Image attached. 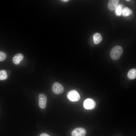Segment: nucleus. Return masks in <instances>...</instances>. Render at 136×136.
Returning a JSON list of instances; mask_svg holds the SVG:
<instances>
[{
  "label": "nucleus",
  "mask_w": 136,
  "mask_h": 136,
  "mask_svg": "<svg viewBox=\"0 0 136 136\" xmlns=\"http://www.w3.org/2000/svg\"><path fill=\"white\" fill-rule=\"evenodd\" d=\"M123 49L120 46L117 45L113 47L110 53L111 58L114 60L119 59L123 52Z\"/></svg>",
  "instance_id": "nucleus-1"
},
{
  "label": "nucleus",
  "mask_w": 136,
  "mask_h": 136,
  "mask_svg": "<svg viewBox=\"0 0 136 136\" xmlns=\"http://www.w3.org/2000/svg\"><path fill=\"white\" fill-rule=\"evenodd\" d=\"M67 96L68 99L72 101H78L80 97L78 92L75 90L69 91L67 93Z\"/></svg>",
  "instance_id": "nucleus-2"
},
{
  "label": "nucleus",
  "mask_w": 136,
  "mask_h": 136,
  "mask_svg": "<svg viewBox=\"0 0 136 136\" xmlns=\"http://www.w3.org/2000/svg\"><path fill=\"white\" fill-rule=\"evenodd\" d=\"M52 89L54 93L57 94L62 93L64 90L63 86L57 82H55L53 84Z\"/></svg>",
  "instance_id": "nucleus-3"
},
{
  "label": "nucleus",
  "mask_w": 136,
  "mask_h": 136,
  "mask_svg": "<svg viewBox=\"0 0 136 136\" xmlns=\"http://www.w3.org/2000/svg\"><path fill=\"white\" fill-rule=\"evenodd\" d=\"M39 105L42 109H44L46 107L47 98L46 95L43 93L40 94L38 96Z\"/></svg>",
  "instance_id": "nucleus-4"
},
{
  "label": "nucleus",
  "mask_w": 136,
  "mask_h": 136,
  "mask_svg": "<svg viewBox=\"0 0 136 136\" xmlns=\"http://www.w3.org/2000/svg\"><path fill=\"white\" fill-rule=\"evenodd\" d=\"M96 103L93 99L88 98L84 101L83 106L84 108L87 109H92L94 108L96 106Z\"/></svg>",
  "instance_id": "nucleus-5"
},
{
  "label": "nucleus",
  "mask_w": 136,
  "mask_h": 136,
  "mask_svg": "<svg viewBox=\"0 0 136 136\" xmlns=\"http://www.w3.org/2000/svg\"><path fill=\"white\" fill-rule=\"evenodd\" d=\"M86 134L85 129L82 128L78 127L74 129L72 131V136H85Z\"/></svg>",
  "instance_id": "nucleus-6"
},
{
  "label": "nucleus",
  "mask_w": 136,
  "mask_h": 136,
  "mask_svg": "<svg viewBox=\"0 0 136 136\" xmlns=\"http://www.w3.org/2000/svg\"><path fill=\"white\" fill-rule=\"evenodd\" d=\"M119 0H109L108 4V7L109 10L113 11L115 10L118 5Z\"/></svg>",
  "instance_id": "nucleus-7"
},
{
  "label": "nucleus",
  "mask_w": 136,
  "mask_h": 136,
  "mask_svg": "<svg viewBox=\"0 0 136 136\" xmlns=\"http://www.w3.org/2000/svg\"><path fill=\"white\" fill-rule=\"evenodd\" d=\"M23 58L24 56L22 54L20 53L14 55L13 58V62L15 64L18 65Z\"/></svg>",
  "instance_id": "nucleus-8"
},
{
  "label": "nucleus",
  "mask_w": 136,
  "mask_h": 136,
  "mask_svg": "<svg viewBox=\"0 0 136 136\" xmlns=\"http://www.w3.org/2000/svg\"><path fill=\"white\" fill-rule=\"evenodd\" d=\"M93 39L94 43L95 44H98L101 42L102 38L99 33H96L93 35Z\"/></svg>",
  "instance_id": "nucleus-9"
},
{
  "label": "nucleus",
  "mask_w": 136,
  "mask_h": 136,
  "mask_svg": "<svg viewBox=\"0 0 136 136\" xmlns=\"http://www.w3.org/2000/svg\"><path fill=\"white\" fill-rule=\"evenodd\" d=\"M133 13L132 11L127 7L124 8L122 10V14L123 17L128 16L131 15Z\"/></svg>",
  "instance_id": "nucleus-10"
},
{
  "label": "nucleus",
  "mask_w": 136,
  "mask_h": 136,
  "mask_svg": "<svg viewBox=\"0 0 136 136\" xmlns=\"http://www.w3.org/2000/svg\"><path fill=\"white\" fill-rule=\"evenodd\" d=\"M127 77L130 79H133L135 78L136 77V70L133 69L130 70L128 72Z\"/></svg>",
  "instance_id": "nucleus-11"
},
{
  "label": "nucleus",
  "mask_w": 136,
  "mask_h": 136,
  "mask_svg": "<svg viewBox=\"0 0 136 136\" xmlns=\"http://www.w3.org/2000/svg\"><path fill=\"white\" fill-rule=\"evenodd\" d=\"M122 6L121 4L118 5L116 8L115 11V12L116 15L120 16L122 14Z\"/></svg>",
  "instance_id": "nucleus-12"
},
{
  "label": "nucleus",
  "mask_w": 136,
  "mask_h": 136,
  "mask_svg": "<svg viewBox=\"0 0 136 136\" xmlns=\"http://www.w3.org/2000/svg\"><path fill=\"white\" fill-rule=\"evenodd\" d=\"M7 57L6 54L4 52L0 51V61H2L5 60Z\"/></svg>",
  "instance_id": "nucleus-13"
},
{
  "label": "nucleus",
  "mask_w": 136,
  "mask_h": 136,
  "mask_svg": "<svg viewBox=\"0 0 136 136\" xmlns=\"http://www.w3.org/2000/svg\"><path fill=\"white\" fill-rule=\"evenodd\" d=\"M8 75L6 74L5 75L0 76V80H4L7 79V78Z\"/></svg>",
  "instance_id": "nucleus-14"
},
{
  "label": "nucleus",
  "mask_w": 136,
  "mask_h": 136,
  "mask_svg": "<svg viewBox=\"0 0 136 136\" xmlns=\"http://www.w3.org/2000/svg\"><path fill=\"white\" fill-rule=\"evenodd\" d=\"M7 74L6 71L5 70H0V76H3Z\"/></svg>",
  "instance_id": "nucleus-15"
},
{
  "label": "nucleus",
  "mask_w": 136,
  "mask_h": 136,
  "mask_svg": "<svg viewBox=\"0 0 136 136\" xmlns=\"http://www.w3.org/2000/svg\"><path fill=\"white\" fill-rule=\"evenodd\" d=\"M39 136H50V135L48 134L45 133H43L41 134Z\"/></svg>",
  "instance_id": "nucleus-16"
},
{
  "label": "nucleus",
  "mask_w": 136,
  "mask_h": 136,
  "mask_svg": "<svg viewBox=\"0 0 136 136\" xmlns=\"http://www.w3.org/2000/svg\"><path fill=\"white\" fill-rule=\"evenodd\" d=\"M68 1V0H62V1L65 2H66L67 1Z\"/></svg>",
  "instance_id": "nucleus-17"
},
{
  "label": "nucleus",
  "mask_w": 136,
  "mask_h": 136,
  "mask_svg": "<svg viewBox=\"0 0 136 136\" xmlns=\"http://www.w3.org/2000/svg\"><path fill=\"white\" fill-rule=\"evenodd\" d=\"M125 1H130V0H125Z\"/></svg>",
  "instance_id": "nucleus-18"
}]
</instances>
